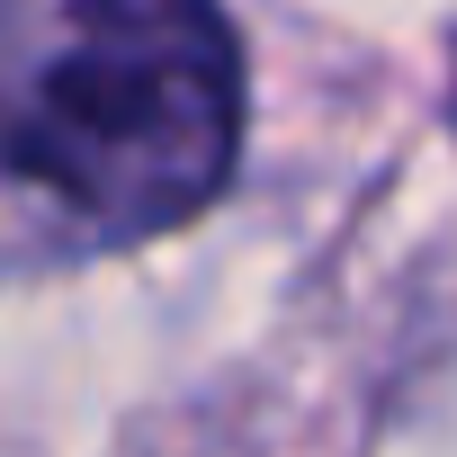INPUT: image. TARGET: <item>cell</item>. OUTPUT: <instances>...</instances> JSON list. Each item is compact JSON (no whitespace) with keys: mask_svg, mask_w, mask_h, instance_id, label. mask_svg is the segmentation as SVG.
Here are the masks:
<instances>
[{"mask_svg":"<svg viewBox=\"0 0 457 457\" xmlns=\"http://www.w3.org/2000/svg\"><path fill=\"white\" fill-rule=\"evenodd\" d=\"M243 144L215 0H0V188L81 243L188 224Z\"/></svg>","mask_w":457,"mask_h":457,"instance_id":"6da1fadb","label":"cell"}]
</instances>
